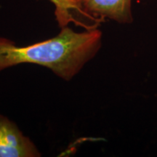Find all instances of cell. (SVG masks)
I'll list each match as a JSON object with an SVG mask.
<instances>
[{"mask_svg": "<svg viewBox=\"0 0 157 157\" xmlns=\"http://www.w3.org/2000/svg\"><path fill=\"white\" fill-rule=\"evenodd\" d=\"M102 45V32L90 28L76 32L63 26L53 38L26 47H18L0 37V71L19 64L46 67L60 78L69 81L95 57Z\"/></svg>", "mask_w": 157, "mask_h": 157, "instance_id": "1", "label": "cell"}, {"mask_svg": "<svg viewBox=\"0 0 157 157\" xmlns=\"http://www.w3.org/2000/svg\"><path fill=\"white\" fill-rule=\"evenodd\" d=\"M74 9L97 21L109 19L121 24L133 21L132 0H74Z\"/></svg>", "mask_w": 157, "mask_h": 157, "instance_id": "2", "label": "cell"}, {"mask_svg": "<svg viewBox=\"0 0 157 157\" xmlns=\"http://www.w3.org/2000/svg\"><path fill=\"white\" fill-rule=\"evenodd\" d=\"M34 143L25 136L15 122L0 114V157H38Z\"/></svg>", "mask_w": 157, "mask_h": 157, "instance_id": "3", "label": "cell"}, {"mask_svg": "<svg viewBox=\"0 0 157 157\" xmlns=\"http://www.w3.org/2000/svg\"><path fill=\"white\" fill-rule=\"evenodd\" d=\"M56 7V15L60 24H66L71 18L70 10L73 9L74 0H51Z\"/></svg>", "mask_w": 157, "mask_h": 157, "instance_id": "4", "label": "cell"}]
</instances>
